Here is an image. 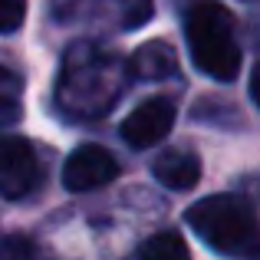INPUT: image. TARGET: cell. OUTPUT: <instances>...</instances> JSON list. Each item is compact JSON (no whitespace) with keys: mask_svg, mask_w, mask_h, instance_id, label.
<instances>
[{"mask_svg":"<svg viewBox=\"0 0 260 260\" xmlns=\"http://www.w3.org/2000/svg\"><path fill=\"white\" fill-rule=\"evenodd\" d=\"M125 83V63L99 46L79 43L66 53L56 83V106L76 119H95L115 106Z\"/></svg>","mask_w":260,"mask_h":260,"instance_id":"1","label":"cell"},{"mask_svg":"<svg viewBox=\"0 0 260 260\" xmlns=\"http://www.w3.org/2000/svg\"><path fill=\"white\" fill-rule=\"evenodd\" d=\"M184 221L217 254L231 260H260V221L244 198L211 194L191 204Z\"/></svg>","mask_w":260,"mask_h":260,"instance_id":"2","label":"cell"},{"mask_svg":"<svg viewBox=\"0 0 260 260\" xmlns=\"http://www.w3.org/2000/svg\"><path fill=\"white\" fill-rule=\"evenodd\" d=\"M191 63L217 83H234L241 70V46L234 37V13L217 0H198L184 17Z\"/></svg>","mask_w":260,"mask_h":260,"instance_id":"3","label":"cell"},{"mask_svg":"<svg viewBox=\"0 0 260 260\" xmlns=\"http://www.w3.org/2000/svg\"><path fill=\"white\" fill-rule=\"evenodd\" d=\"M53 20L63 26L139 30L152 20V0H53Z\"/></svg>","mask_w":260,"mask_h":260,"instance_id":"4","label":"cell"},{"mask_svg":"<svg viewBox=\"0 0 260 260\" xmlns=\"http://www.w3.org/2000/svg\"><path fill=\"white\" fill-rule=\"evenodd\" d=\"M40 184V158L33 145L20 135L0 139V198L17 201Z\"/></svg>","mask_w":260,"mask_h":260,"instance_id":"5","label":"cell"},{"mask_svg":"<svg viewBox=\"0 0 260 260\" xmlns=\"http://www.w3.org/2000/svg\"><path fill=\"white\" fill-rule=\"evenodd\" d=\"M175 125V102L165 95L145 99L142 106H135L122 122V142L128 148H152L172 132Z\"/></svg>","mask_w":260,"mask_h":260,"instance_id":"6","label":"cell"},{"mask_svg":"<svg viewBox=\"0 0 260 260\" xmlns=\"http://www.w3.org/2000/svg\"><path fill=\"white\" fill-rule=\"evenodd\" d=\"M115 175H119V161L102 145H79L63 165V184L66 191H76V194L106 188Z\"/></svg>","mask_w":260,"mask_h":260,"instance_id":"7","label":"cell"},{"mask_svg":"<svg viewBox=\"0 0 260 260\" xmlns=\"http://www.w3.org/2000/svg\"><path fill=\"white\" fill-rule=\"evenodd\" d=\"M152 172L165 188L188 191L201 181V158L194 152H184V148H168L152 161Z\"/></svg>","mask_w":260,"mask_h":260,"instance_id":"8","label":"cell"},{"mask_svg":"<svg viewBox=\"0 0 260 260\" xmlns=\"http://www.w3.org/2000/svg\"><path fill=\"white\" fill-rule=\"evenodd\" d=\"M178 70V56L165 40H152V43H142L139 50L128 56V73L142 83L148 79H168Z\"/></svg>","mask_w":260,"mask_h":260,"instance_id":"9","label":"cell"},{"mask_svg":"<svg viewBox=\"0 0 260 260\" xmlns=\"http://www.w3.org/2000/svg\"><path fill=\"white\" fill-rule=\"evenodd\" d=\"M139 260H191V250L178 231H158L139 247Z\"/></svg>","mask_w":260,"mask_h":260,"instance_id":"10","label":"cell"},{"mask_svg":"<svg viewBox=\"0 0 260 260\" xmlns=\"http://www.w3.org/2000/svg\"><path fill=\"white\" fill-rule=\"evenodd\" d=\"M26 20V0H0V33H17Z\"/></svg>","mask_w":260,"mask_h":260,"instance_id":"11","label":"cell"},{"mask_svg":"<svg viewBox=\"0 0 260 260\" xmlns=\"http://www.w3.org/2000/svg\"><path fill=\"white\" fill-rule=\"evenodd\" d=\"M0 260H33V244L23 234H0Z\"/></svg>","mask_w":260,"mask_h":260,"instance_id":"12","label":"cell"},{"mask_svg":"<svg viewBox=\"0 0 260 260\" xmlns=\"http://www.w3.org/2000/svg\"><path fill=\"white\" fill-rule=\"evenodd\" d=\"M20 89H23L20 73H13L10 66L0 63V95H20Z\"/></svg>","mask_w":260,"mask_h":260,"instance_id":"13","label":"cell"},{"mask_svg":"<svg viewBox=\"0 0 260 260\" xmlns=\"http://www.w3.org/2000/svg\"><path fill=\"white\" fill-rule=\"evenodd\" d=\"M20 119V99L17 95H0V128L13 125Z\"/></svg>","mask_w":260,"mask_h":260,"instance_id":"14","label":"cell"},{"mask_svg":"<svg viewBox=\"0 0 260 260\" xmlns=\"http://www.w3.org/2000/svg\"><path fill=\"white\" fill-rule=\"evenodd\" d=\"M250 99H254L257 109H260V63L254 66V73H250Z\"/></svg>","mask_w":260,"mask_h":260,"instance_id":"15","label":"cell"}]
</instances>
